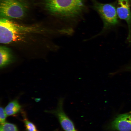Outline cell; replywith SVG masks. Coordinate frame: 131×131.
<instances>
[{
  "label": "cell",
  "instance_id": "1",
  "mask_svg": "<svg viewBox=\"0 0 131 131\" xmlns=\"http://www.w3.org/2000/svg\"><path fill=\"white\" fill-rule=\"evenodd\" d=\"M45 4L50 13L62 19L77 18L85 8L83 0H45Z\"/></svg>",
  "mask_w": 131,
  "mask_h": 131
},
{
  "label": "cell",
  "instance_id": "2",
  "mask_svg": "<svg viewBox=\"0 0 131 131\" xmlns=\"http://www.w3.org/2000/svg\"><path fill=\"white\" fill-rule=\"evenodd\" d=\"M33 29L21 26L7 19L0 21V42L8 44L21 41Z\"/></svg>",
  "mask_w": 131,
  "mask_h": 131
},
{
  "label": "cell",
  "instance_id": "3",
  "mask_svg": "<svg viewBox=\"0 0 131 131\" xmlns=\"http://www.w3.org/2000/svg\"><path fill=\"white\" fill-rule=\"evenodd\" d=\"M93 7L99 14L103 21V30L117 25L118 23L116 9L113 5L99 2L92 0Z\"/></svg>",
  "mask_w": 131,
  "mask_h": 131
},
{
  "label": "cell",
  "instance_id": "4",
  "mask_svg": "<svg viewBox=\"0 0 131 131\" xmlns=\"http://www.w3.org/2000/svg\"><path fill=\"white\" fill-rule=\"evenodd\" d=\"M0 10L3 16L18 19L24 16L26 8L25 4L20 0H1Z\"/></svg>",
  "mask_w": 131,
  "mask_h": 131
},
{
  "label": "cell",
  "instance_id": "5",
  "mask_svg": "<svg viewBox=\"0 0 131 131\" xmlns=\"http://www.w3.org/2000/svg\"><path fill=\"white\" fill-rule=\"evenodd\" d=\"M64 100V98H60L56 109L49 111V112L57 117L62 127L65 131H76L73 122L64 111L63 105Z\"/></svg>",
  "mask_w": 131,
  "mask_h": 131
},
{
  "label": "cell",
  "instance_id": "6",
  "mask_svg": "<svg viewBox=\"0 0 131 131\" xmlns=\"http://www.w3.org/2000/svg\"><path fill=\"white\" fill-rule=\"evenodd\" d=\"M131 0H118L116 11L120 19L125 20L127 24L128 34L127 39L129 42L131 38V13L130 8Z\"/></svg>",
  "mask_w": 131,
  "mask_h": 131
},
{
  "label": "cell",
  "instance_id": "7",
  "mask_svg": "<svg viewBox=\"0 0 131 131\" xmlns=\"http://www.w3.org/2000/svg\"><path fill=\"white\" fill-rule=\"evenodd\" d=\"M112 126L118 131H131V114L119 115L113 121Z\"/></svg>",
  "mask_w": 131,
  "mask_h": 131
},
{
  "label": "cell",
  "instance_id": "8",
  "mask_svg": "<svg viewBox=\"0 0 131 131\" xmlns=\"http://www.w3.org/2000/svg\"><path fill=\"white\" fill-rule=\"evenodd\" d=\"M12 56L9 50L4 46L0 48V67L2 68L9 64L12 60Z\"/></svg>",
  "mask_w": 131,
  "mask_h": 131
},
{
  "label": "cell",
  "instance_id": "9",
  "mask_svg": "<svg viewBox=\"0 0 131 131\" xmlns=\"http://www.w3.org/2000/svg\"><path fill=\"white\" fill-rule=\"evenodd\" d=\"M21 106L16 100H14L9 102L4 108L7 116L15 115L20 110Z\"/></svg>",
  "mask_w": 131,
  "mask_h": 131
},
{
  "label": "cell",
  "instance_id": "10",
  "mask_svg": "<svg viewBox=\"0 0 131 131\" xmlns=\"http://www.w3.org/2000/svg\"><path fill=\"white\" fill-rule=\"evenodd\" d=\"M0 131H18L16 126L14 124L5 122L0 124Z\"/></svg>",
  "mask_w": 131,
  "mask_h": 131
},
{
  "label": "cell",
  "instance_id": "11",
  "mask_svg": "<svg viewBox=\"0 0 131 131\" xmlns=\"http://www.w3.org/2000/svg\"><path fill=\"white\" fill-rule=\"evenodd\" d=\"M24 122L27 131H36V127L33 123L25 119Z\"/></svg>",
  "mask_w": 131,
  "mask_h": 131
},
{
  "label": "cell",
  "instance_id": "12",
  "mask_svg": "<svg viewBox=\"0 0 131 131\" xmlns=\"http://www.w3.org/2000/svg\"><path fill=\"white\" fill-rule=\"evenodd\" d=\"M7 115L4 109L1 107L0 108V124H2L5 122Z\"/></svg>",
  "mask_w": 131,
  "mask_h": 131
},
{
  "label": "cell",
  "instance_id": "13",
  "mask_svg": "<svg viewBox=\"0 0 131 131\" xmlns=\"http://www.w3.org/2000/svg\"><path fill=\"white\" fill-rule=\"evenodd\" d=\"M130 113L131 114V111L130 112Z\"/></svg>",
  "mask_w": 131,
  "mask_h": 131
},
{
  "label": "cell",
  "instance_id": "14",
  "mask_svg": "<svg viewBox=\"0 0 131 131\" xmlns=\"http://www.w3.org/2000/svg\"><path fill=\"white\" fill-rule=\"evenodd\" d=\"M130 68L131 69V67H130Z\"/></svg>",
  "mask_w": 131,
  "mask_h": 131
},
{
  "label": "cell",
  "instance_id": "15",
  "mask_svg": "<svg viewBox=\"0 0 131 131\" xmlns=\"http://www.w3.org/2000/svg\"></svg>",
  "mask_w": 131,
  "mask_h": 131
}]
</instances>
